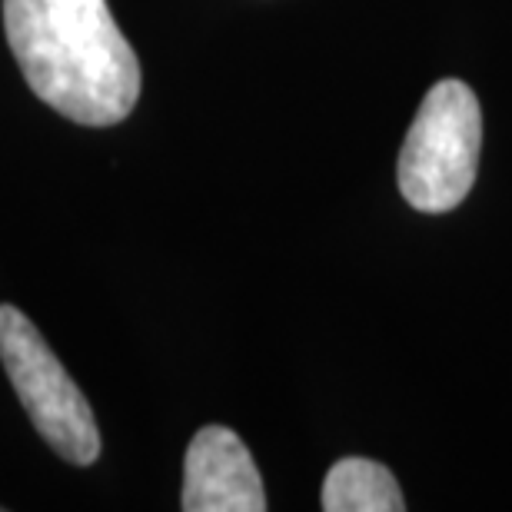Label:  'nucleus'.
Here are the masks:
<instances>
[{
  "mask_svg": "<svg viewBox=\"0 0 512 512\" xmlns=\"http://www.w3.org/2000/svg\"><path fill=\"white\" fill-rule=\"evenodd\" d=\"M4 30L30 90L84 127H110L140 100V60L107 0H4Z\"/></svg>",
  "mask_w": 512,
  "mask_h": 512,
  "instance_id": "1",
  "label": "nucleus"
},
{
  "mask_svg": "<svg viewBox=\"0 0 512 512\" xmlns=\"http://www.w3.org/2000/svg\"><path fill=\"white\" fill-rule=\"evenodd\" d=\"M483 150V110L463 80H439L419 104L403 150L396 183L419 213H449L473 190Z\"/></svg>",
  "mask_w": 512,
  "mask_h": 512,
  "instance_id": "2",
  "label": "nucleus"
},
{
  "mask_svg": "<svg viewBox=\"0 0 512 512\" xmlns=\"http://www.w3.org/2000/svg\"><path fill=\"white\" fill-rule=\"evenodd\" d=\"M0 363L47 446H54V453L74 466L94 463L100 456L94 409L27 313L10 303H0Z\"/></svg>",
  "mask_w": 512,
  "mask_h": 512,
  "instance_id": "3",
  "label": "nucleus"
},
{
  "mask_svg": "<svg viewBox=\"0 0 512 512\" xmlns=\"http://www.w3.org/2000/svg\"><path fill=\"white\" fill-rule=\"evenodd\" d=\"M187 512H263L266 489L247 443L230 426H203L183 459Z\"/></svg>",
  "mask_w": 512,
  "mask_h": 512,
  "instance_id": "4",
  "label": "nucleus"
},
{
  "mask_svg": "<svg viewBox=\"0 0 512 512\" xmlns=\"http://www.w3.org/2000/svg\"><path fill=\"white\" fill-rule=\"evenodd\" d=\"M326 512H403L406 499L396 476L383 463L366 456H346L326 473L323 483Z\"/></svg>",
  "mask_w": 512,
  "mask_h": 512,
  "instance_id": "5",
  "label": "nucleus"
}]
</instances>
